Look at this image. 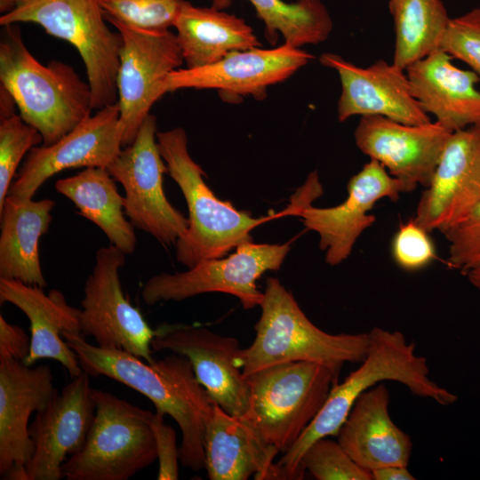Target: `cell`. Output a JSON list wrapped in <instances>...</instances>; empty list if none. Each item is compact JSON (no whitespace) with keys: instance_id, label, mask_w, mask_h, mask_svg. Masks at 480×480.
Instances as JSON below:
<instances>
[{"instance_id":"8992f818","label":"cell","mask_w":480,"mask_h":480,"mask_svg":"<svg viewBox=\"0 0 480 480\" xmlns=\"http://www.w3.org/2000/svg\"><path fill=\"white\" fill-rule=\"evenodd\" d=\"M98 0H22L0 17V25L31 22L72 44L84 61L93 109L117 103L123 38L105 22Z\"/></svg>"},{"instance_id":"f35d334b","label":"cell","mask_w":480,"mask_h":480,"mask_svg":"<svg viewBox=\"0 0 480 480\" xmlns=\"http://www.w3.org/2000/svg\"><path fill=\"white\" fill-rule=\"evenodd\" d=\"M372 480H413L405 466H386L371 472Z\"/></svg>"},{"instance_id":"ab89813d","label":"cell","mask_w":480,"mask_h":480,"mask_svg":"<svg viewBox=\"0 0 480 480\" xmlns=\"http://www.w3.org/2000/svg\"><path fill=\"white\" fill-rule=\"evenodd\" d=\"M465 276L471 284L480 292V268L468 271Z\"/></svg>"},{"instance_id":"4316f807","label":"cell","mask_w":480,"mask_h":480,"mask_svg":"<svg viewBox=\"0 0 480 480\" xmlns=\"http://www.w3.org/2000/svg\"><path fill=\"white\" fill-rule=\"evenodd\" d=\"M173 28L187 68L215 63L229 52L261 46L250 25L215 7L184 0Z\"/></svg>"},{"instance_id":"836d02e7","label":"cell","mask_w":480,"mask_h":480,"mask_svg":"<svg viewBox=\"0 0 480 480\" xmlns=\"http://www.w3.org/2000/svg\"><path fill=\"white\" fill-rule=\"evenodd\" d=\"M391 256L405 271H418L428 267L436 257L430 232L414 218L401 224L391 241Z\"/></svg>"},{"instance_id":"8d00e7d4","label":"cell","mask_w":480,"mask_h":480,"mask_svg":"<svg viewBox=\"0 0 480 480\" xmlns=\"http://www.w3.org/2000/svg\"><path fill=\"white\" fill-rule=\"evenodd\" d=\"M164 415L156 412L151 423L157 450V479L176 480L179 478L180 460L176 434L171 426L164 423Z\"/></svg>"},{"instance_id":"83f0119b","label":"cell","mask_w":480,"mask_h":480,"mask_svg":"<svg viewBox=\"0 0 480 480\" xmlns=\"http://www.w3.org/2000/svg\"><path fill=\"white\" fill-rule=\"evenodd\" d=\"M115 180L107 168L87 167L74 176L58 180L55 189L70 199L83 217L98 226L110 244L127 255L134 252L137 237L134 227L125 219L124 197Z\"/></svg>"},{"instance_id":"f546056e","label":"cell","mask_w":480,"mask_h":480,"mask_svg":"<svg viewBox=\"0 0 480 480\" xmlns=\"http://www.w3.org/2000/svg\"><path fill=\"white\" fill-rule=\"evenodd\" d=\"M395 28L393 63L404 69L440 49L450 18L442 0H389Z\"/></svg>"},{"instance_id":"2e32d148","label":"cell","mask_w":480,"mask_h":480,"mask_svg":"<svg viewBox=\"0 0 480 480\" xmlns=\"http://www.w3.org/2000/svg\"><path fill=\"white\" fill-rule=\"evenodd\" d=\"M119 117L117 103L106 106L56 142L33 148L8 195L32 198L48 179L67 169L108 168L123 148Z\"/></svg>"},{"instance_id":"7402d4cb","label":"cell","mask_w":480,"mask_h":480,"mask_svg":"<svg viewBox=\"0 0 480 480\" xmlns=\"http://www.w3.org/2000/svg\"><path fill=\"white\" fill-rule=\"evenodd\" d=\"M0 302L16 306L29 320L30 350L24 364L53 359L71 378L82 373L76 353L63 338L64 332L82 334L81 309L69 305L60 291L52 289L45 293L42 287L0 278Z\"/></svg>"},{"instance_id":"6da1fadb","label":"cell","mask_w":480,"mask_h":480,"mask_svg":"<svg viewBox=\"0 0 480 480\" xmlns=\"http://www.w3.org/2000/svg\"><path fill=\"white\" fill-rule=\"evenodd\" d=\"M63 338L91 377L119 381L148 398L156 412L172 417L181 432L180 461L196 472L204 468V432L214 402L187 357L172 353L149 363L123 350L92 345L83 334L64 332Z\"/></svg>"},{"instance_id":"44dd1931","label":"cell","mask_w":480,"mask_h":480,"mask_svg":"<svg viewBox=\"0 0 480 480\" xmlns=\"http://www.w3.org/2000/svg\"><path fill=\"white\" fill-rule=\"evenodd\" d=\"M319 61L339 75L340 122L353 116H380L406 124L431 122L429 115L413 97L405 70L393 62L380 60L368 67H358L331 52L323 53Z\"/></svg>"},{"instance_id":"603a6c76","label":"cell","mask_w":480,"mask_h":480,"mask_svg":"<svg viewBox=\"0 0 480 480\" xmlns=\"http://www.w3.org/2000/svg\"><path fill=\"white\" fill-rule=\"evenodd\" d=\"M389 400L383 382L363 392L336 435L351 459L369 472L392 465L407 467L410 461L412 442L392 420Z\"/></svg>"},{"instance_id":"30bf717a","label":"cell","mask_w":480,"mask_h":480,"mask_svg":"<svg viewBox=\"0 0 480 480\" xmlns=\"http://www.w3.org/2000/svg\"><path fill=\"white\" fill-rule=\"evenodd\" d=\"M156 133V118L149 114L133 142L122 148L107 169L124 189V211L132 226L169 246L187 233L189 220L164 194L167 166Z\"/></svg>"},{"instance_id":"4dcf8cb0","label":"cell","mask_w":480,"mask_h":480,"mask_svg":"<svg viewBox=\"0 0 480 480\" xmlns=\"http://www.w3.org/2000/svg\"><path fill=\"white\" fill-rule=\"evenodd\" d=\"M107 21L161 33L170 30L184 0H98Z\"/></svg>"},{"instance_id":"9c48e42d","label":"cell","mask_w":480,"mask_h":480,"mask_svg":"<svg viewBox=\"0 0 480 480\" xmlns=\"http://www.w3.org/2000/svg\"><path fill=\"white\" fill-rule=\"evenodd\" d=\"M283 244L245 241L226 258L200 261L188 271L151 276L141 290L144 302L152 306L161 301H180L207 292H223L236 297L244 309L262 302L264 292L257 280L267 271L278 270L291 248Z\"/></svg>"},{"instance_id":"4fadbf2b","label":"cell","mask_w":480,"mask_h":480,"mask_svg":"<svg viewBox=\"0 0 480 480\" xmlns=\"http://www.w3.org/2000/svg\"><path fill=\"white\" fill-rule=\"evenodd\" d=\"M347 190V198L336 206L314 207L309 204L313 199L292 205V214L301 217L305 227L318 234L319 248L325 252V262L331 266L346 260L362 233L375 222L376 217L370 212L378 201L396 202L401 194L413 191L372 159L349 179Z\"/></svg>"},{"instance_id":"1f68e13d","label":"cell","mask_w":480,"mask_h":480,"mask_svg":"<svg viewBox=\"0 0 480 480\" xmlns=\"http://www.w3.org/2000/svg\"><path fill=\"white\" fill-rule=\"evenodd\" d=\"M43 141L40 132L20 115L0 118V211L20 163Z\"/></svg>"},{"instance_id":"ba28073f","label":"cell","mask_w":480,"mask_h":480,"mask_svg":"<svg viewBox=\"0 0 480 480\" xmlns=\"http://www.w3.org/2000/svg\"><path fill=\"white\" fill-rule=\"evenodd\" d=\"M249 406L243 416L261 437L286 452L317 415L338 383L325 366L288 362L245 376Z\"/></svg>"},{"instance_id":"484cf974","label":"cell","mask_w":480,"mask_h":480,"mask_svg":"<svg viewBox=\"0 0 480 480\" xmlns=\"http://www.w3.org/2000/svg\"><path fill=\"white\" fill-rule=\"evenodd\" d=\"M52 199L34 201L8 195L0 211V278L45 287L39 257V240L48 232Z\"/></svg>"},{"instance_id":"cb8c5ba5","label":"cell","mask_w":480,"mask_h":480,"mask_svg":"<svg viewBox=\"0 0 480 480\" xmlns=\"http://www.w3.org/2000/svg\"><path fill=\"white\" fill-rule=\"evenodd\" d=\"M438 49L405 68L411 92L421 108L451 132L480 125L479 77L459 68Z\"/></svg>"},{"instance_id":"7a4b0ae2","label":"cell","mask_w":480,"mask_h":480,"mask_svg":"<svg viewBox=\"0 0 480 480\" xmlns=\"http://www.w3.org/2000/svg\"><path fill=\"white\" fill-rule=\"evenodd\" d=\"M366 356L359 367L334 384L323 407L296 441L276 463L281 479H302L300 460L316 440L336 436L357 397L384 380L404 385L412 394L444 406L458 396L432 380L427 358L416 354L415 343L399 331L373 327L369 332Z\"/></svg>"},{"instance_id":"52a82bcc","label":"cell","mask_w":480,"mask_h":480,"mask_svg":"<svg viewBox=\"0 0 480 480\" xmlns=\"http://www.w3.org/2000/svg\"><path fill=\"white\" fill-rule=\"evenodd\" d=\"M95 414L83 448L62 465L67 480H127L157 459L154 412L92 388Z\"/></svg>"},{"instance_id":"e575fe53","label":"cell","mask_w":480,"mask_h":480,"mask_svg":"<svg viewBox=\"0 0 480 480\" xmlns=\"http://www.w3.org/2000/svg\"><path fill=\"white\" fill-rule=\"evenodd\" d=\"M440 49L466 63L480 79V8L451 19Z\"/></svg>"},{"instance_id":"60d3db41","label":"cell","mask_w":480,"mask_h":480,"mask_svg":"<svg viewBox=\"0 0 480 480\" xmlns=\"http://www.w3.org/2000/svg\"><path fill=\"white\" fill-rule=\"evenodd\" d=\"M20 1L22 0H0V12L5 14L12 11Z\"/></svg>"},{"instance_id":"e0dca14e","label":"cell","mask_w":480,"mask_h":480,"mask_svg":"<svg viewBox=\"0 0 480 480\" xmlns=\"http://www.w3.org/2000/svg\"><path fill=\"white\" fill-rule=\"evenodd\" d=\"M479 203L480 125H473L451 134L413 218L444 235Z\"/></svg>"},{"instance_id":"7c38bea8","label":"cell","mask_w":480,"mask_h":480,"mask_svg":"<svg viewBox=\"0 0 480 480\" xmlns=\"http://www.w3.org/2000/svg\"><path fill=\"white\" fill-rule=\"evenodd\" d=\"M108 22L123 38L116 82L122 144L126 147L135 140L155 102L165 94V78L184 60L171 30L148 32L115 20Z\"/></svg>"},{"instance_id":"277c9868","label":"cell","mask_w":480,"mask_h":480,"mask_svg":"<svg viewBox=\"0 0 480 480\" xmlns=\"http://www.w3.org/2000/svg\"><path fill=\"white\" fill-rule=\"evenodd\" d=\"M2 27L0 85L12 95L22 119L40 132L43 145H51L91 116V87L70 65L37 60L17 24Z\"/></svg>"},{"instance_id":"d6a6232c","label":"cell","mask_w":480,"mask_h":480,"mask_svg":"<svg viewBox=\"0 0 480 480\" xmlns=\"http://www.w3.org/2000/svg\"><path fill=\"white\" fill-rule=\"evenodd\" d=\"M300 466L317 480H372L371 472L358 466L340 443L328 438L313 442Z\"/></svg>"},{"instance_id":"9a60e30c","label":"cell","mask_w":480,"mask_h":480,"mask_svg":"<svg viewBox=\"0 0 480 480\" xmlns=\"http://www.w3.org/2000/svg\"><path fill=\"white\" fill-rule=\"evenodd\" d=\"M155 351H169L187 357L196 378L212 400L228 413L243 417L249 406V388L236 364L239 340L222 336L206 327L166 324L155 330Z\"/></svg>"},{"instance_id":"8fae6325","label":"cell","mask_w":480,"mask_h":480,"mask_svg":"<svg viewBox=\"0 0 480 480\" xmlns=\"http://www.w3.org/2000/svg\"><path fill=\"white\" fill-rule=\"evenodd\" d=\"M125 255L113 244L97 251L84 287L81 331L100 348L123 350L150 363L155 330L123 292L119 270Z\"/></svg>"},{"instance_id":"d590c367","label":"cell","mask_w":480,"mask_h":480,"mask_svg":"<svg viewBox=\"0 0 480 480\" xmlns=\"http://www.w3.org/2000/svg\"><path fill=\"white\" fill-rule=\"evenodd\" d=\"M444 236L449 243L451 268L463 275L480 268V203Z\"/></svg>"},{"instance_id":"74e56055","label":"cell","mask_w":480,"mask_h":480,"mask_svg":"<svg viewBox=\"0 0 480 480\" xmlns=\"http://www.w3.org/2000/svg\"><path fill=\"white\" fill-rule=\"evenodd\" d=\"M30 350V338L18 325L0 315V357L24 361Z\"/></svg>"},{"instance_id":"d6986e66","label":"cell","mask_w":480,"mask_h":480,"mask_svg":"<svg viewBox=\"0 0 480 480\" xmlns=\"http://www.w3.org/2000/svg\"><path fill=\"white\" fill-rule=\"evenodd\" d=\"M453 132L436 121L406 124L380 116H361L355 129L356 147L413 190L428 187Z\"/></svg>"},{"instance_id":"ac0fdd59","label":"cell","mask_w":480,"mask_h":480,"mask_svg":"<svg viewBox=\"0 0 480 480\" xmlns=\"http://www.w3.org/2000/svg\"><path fill=\"white\" fill-rule=\"evenodd\" d=\"M57 392L48 365L0 357L1 479L28 480L26 468L35 452L29 417L44 410Z\"/></svg>"},{"instance_id":"5b68a950","label":"cell","mask_w":480,"mask_h":480,"mask_svg":"<svg viewBox=\"0 0 480 480\" xmlns=\"http://www.w3.org/2000/svg\"><path fill=\"white\" fill-rule=\"evenodd\" d=\"M157 145L167 172L180 187L188 208L187 233L176 242V260L188 268L202 260L225 256L252 241L251 231L271 217L254 218L220 200L204 180V172L191 157L183 128L157 132Z\"/></svg>"},{"instance_id":"3957f363","label":"cell","mask_w":480,"mask_h":480,"mask_svg":"<svg viewBox=\"0 0 480 480\" xmlns=\"http://www.w3.org/2000/svg\"><path fill=\"white\" fill-rule=\"evenodd\" d=\"M263 292L255 338L236 358L244 377L276 364L313 362L327 367L339 380L346 363L360 364L366 356L368 332L332 334L321 330L276 277L267 279Z\"/></svg>"},{"instance_id":"d4e9b609","label":"cell","mask_w":480,"mask_h":480,"mask_svg":"<svg viewBox=\"0 0 480 480\" xmlns=\"http://www.w3.org/2000/svg\"><path fill=\"white\" fill-rule=\"evenodd\" d=\"M204 468L211 480L278 479L274 459L280 452L244 417L214 403L204 439Z\"/></svg>"},{"instance_id":"ffe728a7","label":"cell","mask_w":480,"mask_h":480,"mask_svg":"<svg viewBox=\"0 0 480 480\" xmlns=\"http://www.w3.org/2000/svg\"><path fill=\"white\" fill-rule=\"evenodd\" d=\"M91 376L71 378L29 426L35 444L27 465L28 480H60L61 467L84 446L95 414Z\"/></svg>"},{"instance_id":"5bb4252c","label":"cell","mask_w":480,"mask_h":480,"mask_svg":"<svg viewBox=\"0 0 480 480\" xmlns=\"http://www.w3.org/2000/svg\"><path fill=\"white\" fill-rule=\"evenodd\" d=\"M312 59L308 52L284 43L268 49L234 51L211 65L171 72L164 81V92L212 89L224 100H239L248 95L262 100L268 86L288 79Z\"/></svg>"},{"instance_id":"f1b7e54d","label":"cell","mask_w":480,"mask_h":480,"mask_svg":"<svg viewBox=\"0 0 480 480\" xmlns=\"http://www.w3.org/2000/svg\"><path fill=\"white\" fill-rule=\"evenodd\" d=\"M212 7L229 8L234 0H210ZM265 26L270 44L281 35L284 44L301 48L325 41L333 28L330 12L322 0H248Z\"/></svg>"}]
</instances>
